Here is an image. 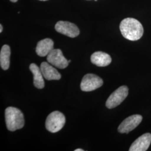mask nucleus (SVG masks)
Segmentation results:
<instances>
[{
	"label": "nucleus",
	"instance_id": "9d476101",
	"mask_svg": "<svg viewBox=\"0 0 151 151\" xmlns=\"http://www.w3.org/2000/svg\"><path fill=\"white\" fill-rule=\"evenodd\" d=\"M40 70L44 78L47 80H59L61 78V75L59 72L47 62H44L42 63Z\"/></svg>",
	"mask_w": 151,
	"mask_h": 151
},
{
	"label": "nucleus",
	"instance_id": "a211bd4d",
	"mask_svg": "<svg viewBox=\"0 0 151 151\" xmlns=\"http://www.w3.org/2000/svg\"><path fill=\"white\" fill-rule=\"evenodd\" d=\"M68 63H70V62H71L70 60H68Z\"/></svg>",
	"mask_w": 151,
	"mask_h": 151
},
{
	"label": "nucleus",
	"instance_id": "0eeeda50",
	"mask_svg": "<svg viewBox=\"0 0 151 151\" xmlns=\"http://www.w3.org/2000/svg\"><path fill=\"white\" fill-rule=\"evenodd\" d=\"M57 32L70 38H75L80 34V30L75 24L68 22L60 21L55 25Z\"/></svg>",
	"mask_w": 151,
	"mask_h": 151
},
{
	"label": "nucleus",
	"instance_id": "6e6552de",
	"mask_svg": "<svg viewBox=\"0 0 151 151\" xmlns=\"http://www.w3.org/2000/svg\"><path fill=\"white\" fill-rule=\"evenodd\" d=\"M142 116L140 115H133L126 118L120 124L118 131L120 133H128L134 129L140 124L142 120Z\"/></svg>",
	"mask_w": 151,
	"mask_h": 151
},
{
	"label": "nucleus",
	"instance_id": "4468645a",
	"mask_svg": "<svg viewBox=\"0 0 151 151\" xmlns=\"http://www.w3.org/2000/svg\"><path fill=\"white\" fill-rule=\"evenodd\" d=\"M11 49L8 45L2 46L0 52V65L4 70H7L10 67Z\"/></svg>",
	"mask_w": 151,
	"mask_h": 151
},
{
	"label": "nucleus",
	"instance_id": "1a4fd4ad",
	"mask_svg": "<svg viewBox=\"0 0 151 151\" xmlns=\"http://www.w3.org/2000/svg\"><path fill=\"white\" fill-rule=\"evenodd\" d=\"M151 143V134L146 133L141 135L132 143L129 151H146Z\"/></svg>",
	"mask_w": 151,
	"mask_h": 151
},
{
	"label": "nucleus",
	"instance_id": "f257e3e1",
	"mask_svg": "<svg viewBox=\"0 0 151 151\" xmlns=\"http://www.w3.org/2000/svg\"><path fill=\"white\" fill-rule=\"evenodd\" d=\"M122 35L127 39L135 41L143 36L144 30L142 24L134 18L128 17L122 20L120 24Z\"/></svg>",
	"mask_w": 151,
	"mask_h": 151
},
{
	"label": "nucleus",
	"instance_id": "423d86ee",
	"mask_svg": "<svg viewBox=\"0 0 151 151\" xmlns=\"http://www.w3.org/2000/svg\"><path fill=\"white\" fill-rule=\"evenodd\" d=\"M47 60L50 64L60 69L65 68L69 64L59 49H53L47 55Z\"/></svg>",
	"mask_w": 151,
	"mask_h": 151
},
{
	"label": "nucleus",
	"instance_id": "39448f33",
	"mask_svg": "<svg viewBox=\"0 0 151 151\" xmlns=\"http://www.w3.org/2000/svg\"><path fill=\"white\" fill-rule=\"evenodd\" d=\"M103 85V80L100 77L94 74L89 73L83 77L80 87L83 91L90 92L96 90L102 86Z\"/></svg>",
	"mask_w": 151,
	"mask_h": 151
},
{
	"label": "nucleus",
	"instance_id": "dca6fc26",
	"mask_svg": "<svg viewBox=\"0 0 151 151\" xmlns=\"http://www.w3.org/2000/svg\"><path fill=\"white\" fill-rule=\"evenodd\" d=\"M75 151H83L84 150H82V149H81V148H78V149H76L75 150Z\"/></svg>",
	"mask_w": 151,
	"mask_h": 151
},
{
	"label": "nucleus",
	"instance_id": "ddd939ff",
	"mask_svg": "<svg viewBox=\"0 0 151 151\" xmlns=\"http://www.w3.org/2000/svg\"><path fill=\"white\" fill-rule=\"evenodd\" d=\"M30 70L32 72L34 76V85L37 88H43L45 83L43 79V75L42 74L40 68L35 63H32L29 67Z\"/></svg>",
	"mask_w": 151,
	"mask_h": 151
},
{
	"label": "nucleus",
	"instance_id": "6ab92c4d",
	"mask_svg": "<svg viewBox=\"0 0 151 151\" xmlns=\"http://www.w3.org/2000/svg\"><path fill=\"white\" fill-rule=\"evenodd\" d=\"M39 1H48V0H39Z\"/></svg>",
	"mask_w": 151,
	"mask_h": 151
},
{
	"label": "nucleus",
	"instance_id": "2eb2a0df",
	"mask_svg": "<svg viewBox=\"0 0 151 151\" xmlns=\"http://www.w3.org/2000/svg\"><path fill=\"white\" fill-rule=\"evenodd\" d=\"M2 30H3V27H2V25L1 24L0 25V32H2Z\"/></svg>",
	"mask_w": 151,
	"mask_h": 151
},
{
	"label": "nucleus",
	"instance_id": "20e7f679",
	"mask_svg": "<svg viewBox=\"0 0 151 151\" xmlns=\"http://www.w3.org/2000/svg\"><path fill=\"white\" fill-rule=\"evenodd\" d=\"M128 95V88L126 86L120 87L113 92L106 102L108 109H113L119 105Z\"/></svg>",
	"mask_w": 151,
	"mask_h": 151
},
{
	"label": "nucleus",
	"instance_id": "f3484780",
	"mask_svg": "<svg viewBox=\"0 0 151 151\" xmlns=\"http://www.w3.org/2000/svg\"><path fill=\"white\" fill-rule=\"evenodd\" d=\"M10 1L12 2H16L17 1V0H10Z\"/></svg>",
	"mask_w": 151,
	"mask_h": 151
},
{
	"label": "nucleus",
	"instance_id": "9b49d317",
	"mask_svg": "<svg viewBox=\"0 0 151 151\" xmlns=\"http://www.w3.org/2000/svg\"><path fill=\"white\" fill-rule=\"evenodd\" d=\"M53 49V41L49 38H46L38 42L36 47V52L39 56L45 57L48 55Z\"/></svg>",
	"mask_w": 151,
	"mask_h": 151
},
{
	"label": "nucleus",
	"instance_id": "f8f14e48",
	"mask_svg": "<svg viewBox=\"0 0 151 151\" xmlns=\"http://www.w3.org/2000/svg\"><path fill=\"white\" fill-rule=\"evenodd\" d=\"M91 61L93 65L98 67H106L111 62L110 55L103 52H96L92 54Z\"/></svg>",
	"mask_w": 151,
	"mask_h": 151
},
{
	"label": "nucleus",
	"instance_id": "7ed1b4c3",
	"mask_svg": "<svg viewBox=\"0 0 151 151\" xmlns=\"http://www.w3.org/2000/svg\"><path fill=\"white\" fill-rule=\"evenodd\" d=\"M65 123V116L60 111H55L47 116L45 127L49 132L56 133L63 128Z\"/></svg>",
	"mask_w": 151,
	"mask_h": 151
},
{
	"label": "nucleus",
	"instance_id": "f03ea898",
	"mask_svg": "<svg viewBox=\"0 0 151 151\" xmlns=\"http://www.w3.org/2000/svg\"><path fill=\"white\" fill-rule=\"evenodd\" d=\"M5 120L7 128L11 132L22 129L25 124L24 116L22 111L14 107L6 109Z\"/></svg>",
	"mask_w": 151,
	"mask_h": 151
},
{
	"label": "nucleus",
	"instance_id": "aec40b11",
	"mask_svg": "<svg viewBox=\"0 0 151 151\" xmlns=\"http://www.w3.org/2000/svg\"><path fill=\"white\" fill-rule=\"evenodd\" d=\"M95 1H97V0H95Z\"/></svg>",
	"mask_w": 151,
	"mask_h": 151
}]
</instances>
